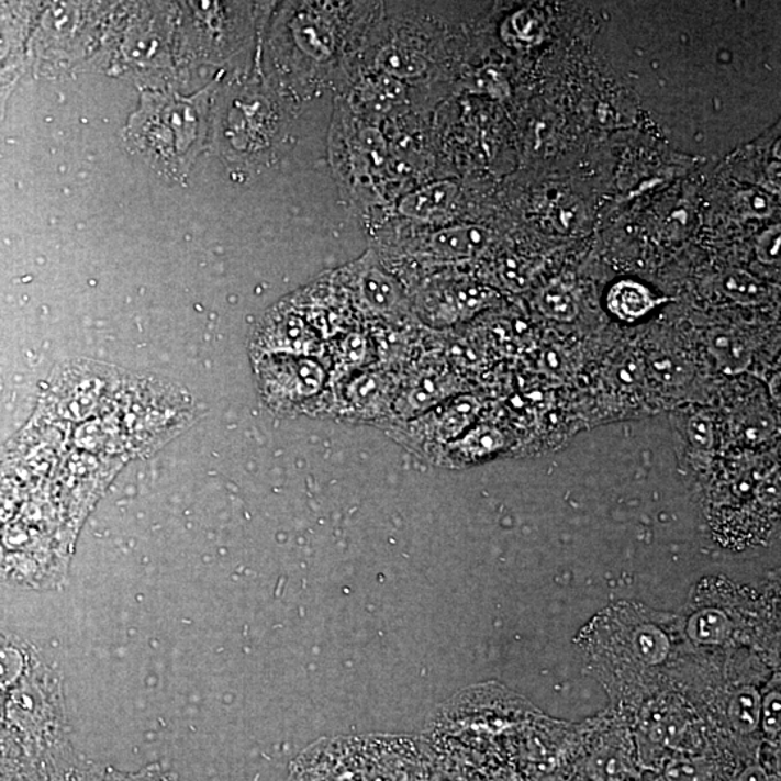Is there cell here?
Instances as JSON below:
<instances>
[{
	"mask_svg": "<svg viewBox=\"0 0 781 781\" xmlns=\"http://www.w3.org/2000/svg\"><path fill=\"white\" fill-rule=\"evenodd\" d=\"M210 87L194 96L145 93L127 140L155 168L180 178L202 153L209 127Z\"/></svg>",
	"mask_w": 781,
	"mask_h": 781,
	"instance_id": "6da1fadb",
	"label": "cell"
},
{
	"mask_svg": "<svg viewBox=\"0 0 781 781\" xmlns=\"http://www.w3.org/2000/svg\"><path fill=\"white\" fill-rule=\"evenodd\" d=\"M259 377L265 394L278 404L309 399L323 382L319 365L289 355L259 356Z\"/></svg>",
	"mask_w": 781,
	"mask_h": 781,
	"instance_id": "7a4b0ae2",
	"label": "cell"
},
{
	"mask_svg": "<svg viewBox=\"0 0 781 781\" xmlns=\"http://www.w3.org/2000/svg\"><path fill=\"white\" fill-rule=\"evenodd\" d=\"M488 244V233L477 226L449 227L434 233L428 241V253L449 260L473 258Z\"/></svg>",
	"mask_w": 781,
	"mask_h": 781,
	"instance_id": "3957f363",
	"label": "cell"
},
{
	"mask_svg": "<svg viewBox=\"0 0 781 781\" xmlns=\"http://www.w3.org/2000/svg\"><path fill=\"white\" fill-rule=\"evenodd\" d=\"M459 194V187L451 181H438L433 185L414 190L406 194L399 204L401 214L406 217L426 219L437 217L446 213L455 203Z\"/></svg>",
	"mask_w": 781,
	"mask_h": 781,
	"instance_id": "277c9868",
	"label": "cell"
},
{
	"mask_svg": "<svg viewBox=\"0 0 781 781\" xmlns=\"http://www.w3.org/2000/svg\"><path fill=\"white\" fill-rule=\"evenodd\" d=\"M663 303L657 300L646 287L636 281H620L607 292L606 304L614 316L634 322L650 313L656 305Z\"/></svg>",
	"mask_w": 781,
	"mask_h": 781,
	"instance_id": "5b68a950",
	"label": "cell"
},
{
	"mask_svg": "<svg viewBox=\"0 0 781 781\" xmlns=\"http://www.w3.org/2000/svg\"><path fill=\"white\" fill-rule=\"evenodd\" d=\"M710 349L716 362L729 373L743 372L751 364L752 354L747 341L737 332L715 328L710 333Z\"/></svg>",
	"mask_w": 781,
	"mask_h": 781,
	"instance_id": "8992f818",
	"label": "cell"
},
{
	"mask_svg": "<svg viewBox=\"0 0 781 781\" xmlns=\"http://www.w3.org/2000/svg\"><path fill=\"white\" fill-rule=\"evenodd\" d=\"M359 291L365 303L379 312H391L401 301V292L394 278L381 269L369 268L359 280Z\"/></svg>",
	"mask_w": 781,
	"mask_h": 781,
	"instance_id": "52a82bcc",
	"label": "cell"
},
{
	"mask_svg": "<svg viewBox=\"0 0 781 781\" xmlns=\"http://www.w3.org/2000/svg\"><path fill=\"white\" fill-rule=\"evenodd\" d=\"M479 411V403L473 397H462L432 420L434 437L447 442L458 437L473 422Z\"/></svg>",
	"mask_w": 781,
	"mask_h": 781,
	"instance_id": "ba28073f",
	"label": "cell"
},
{
	"mask_svg": "<svg viewBox=\"0 0 781 781\" xmlns=\"http://www.w3.org/2000/svg\"><path fill=\"white\" fill-rule=\"evenodd\" d=\"M538 309L557 322H572L578 317L579 305L572 292L564 286H550L538 297Z\"/></svg>",
	"mask_w": 781,
	"mask_h": 781,
	"instance_id": "9c48e42d",
	"label": "cell"
},
{
	"mask_svg": "<svg viewBox=\"0 0 781 781\" xmlns=\"http://www.w3.org/2000/svg\"><path fill=\"white\" fill-rule=\"evenodd\" d=\"M725 294L739 304L752 305L766 300L767 290L756 277L744 271H730L723 280Z\"/></svg>",
	"mask_w": 781,
	"mask_h": 781,
	"instance_id": "30bf717a",
	"label": "cell"
},
{
	"mask_svg": "<svg viewBox=\"0 0 781 781\" xmlns=\"http://www.w3.org/2000/svg\"><path fill=\"white\" fill-rule=\"evenodd\" d=\"M504 446V436L497 428L481 426L470 432L458 443L459 454L466 459H479L490 456Z\"/></svg>",
	"mask_w": 781,
	"mask_h": 781,
	"instance_id": "8fae6325",
	"label": "cell"
},
{
	"mask_svg": "<svg viewBox=\"0 0 781 781\" xmlns=\"http://www.w3.org/2000/svg\"><path fill=\"white\" fill-rule=\"evenodd\" d=\"M730 719L739 730H752L760 721L761 706L754 692L743 691L735 694L730 703Z\"/></svg>",
	"mask_w": 781,
	"mask_h": 781,
	"instance_id": "7c38bea8",
	"label": "cell"
},
{
	"mask_svg": "<svg viewBox=\"0 0 781 781\" xmlns=\"http://www.w3.org/2000/svg\"><path fill=\"white\" fill-rule=\"evenodd\" d=\"M432 376L419 377L417 381L413 382V386L409 388L406 392V406L411 411L423 410L433 401L440 400L443 395L446 394V386L442 378H437L436 381Z\"/></svg>",
	"mask_w": 781,
	"mask_h": 781,
	"instance_id": "4fadbf2b",
	"label": "cell"
},
{
	"mask_svg": "<svg viewBox=\"0 0 781 781\" xmlns=\"http://www.w3.org/2000/svg\"><path fill=\"white\" fill-rule=\"evenodd\" d=\"M379 66L390 75L409 77L422 70L423 62L403 48H388L379 58Z\"/></svg>",
	"mask_w": 781,
	"mask_h": 781,
	"instance_id": "5bb4252c",
	"label": "cell"
},
{
	"mask_svg": "<svg viewBox=\"0 0 781 781\" xmlns=\"http://www.w3.org/2000/svg\"><path fill=\"white\" fill-rule=\"evenodd\" d=\"M737 205L739 212L756 219L770 217L774 212V203L769 194L760 190H747L738 194Z\"/></svg>",
	"mask_w": 781,
	"mask_h": 781,
	"instance_id": "9a60e30c",
	"label": "cell"
},
{
	"mask_svg": "<svg viewBox=\"0 0 781 781\" xmlns=\"http://www.w3.org/2000/svg\"><path fill=\"white\" fill-rule=\"evenodd\" d=\"M781 232L780 226L770 227L758 237L757 257L762 264H776L780 259Z\"/></svg>",
	"mask_w": 781,
	"mask_h": 781,
	"instance_id": "2e32d148",
	"label": "cell"
},
{
	"mask_svg": "<svg viewBox=\"0 0 781 781\" xmlns=\"http://www.w3.org/2000/svg\"><path fill=\"white\" fill-rule=\"evenodd\" d=\"M501 276L506 286L514 290H524L528 287L529 274L527 267L518 259L509 258L504 260L501 268Z\"/></svg>",
	"mask_w": 781,
	"mask_h": 781,
	"instance_id": "e0dca14e",
	"label": "cell"
},
{
	"mask_svg": "<svg viewBox=\"0 0 781 781\" xmlns=\"http://www.w3.org/2000/svg\"><path fill=\"white\" fill-rule=\"evenodd\" d=\"M652 371L659 379H663L666 382H682L684 377V362L682 360L676 359L674 356L671 358H656L652 360Z\"/></svg>",
	"mask_w": 781,
	"mask_h": 781,
	"instance_id": "ac0fdd59",
	"label": "cell"
},
{
	"mask_svg": "<svg viewBox=\"0 0 781 781\" xmlns=\"http://www.w3.org/2000/svg\"><path fill=\"white\" fill-rule=\"evenodd\" d=\"M762 725L767 733H780V692H771L761 706Z\"/></svg>",
	"mask_w": 781,
	"mask_h": 781,
	"instance_id": "d6986e66",
	"label": "cell"
},
{
	"mask_svg": "<svg viewBox=\"0 0 781 781\" xmlns=\"http://www.w3.org/2000/svg\"><path fill=\"white\" fill-rule=\"evenodd\" d=\"M691 438L694 445L707 449L712 443L711 424L705 419L696 417L691 422Z\"/></svg>",
	"mask_w": 781,
	"mask_h": 781,
	"instance_id": "ffe728a7",
	"label": "cell"
},
{
	"mask_svg": "<svg viewBox=\"0 0 781 781\" xmlns=\"http://www.w3.org/2000/svg\"><path fill=\"white\" fill-rule=\"evenodd\" d=\"M739 781H769L766 778L765 771L760 767H750V769L744 771L741 779Z\"/></svg>",
	"mask_w": 781,
	"mask_h": 781,
	"instance_id": "44dd1931",
	"label": "cell"
}]
</instances>
